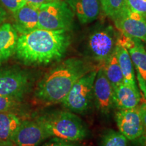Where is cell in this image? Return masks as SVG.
<instances>
[{
  "label": "cell",
  "mask_w": 146,
  "mask_h": 146,
  "mask_svg": "<svg viewBox=\"0 0 146 146\" xmlns=\"http://www.w3.org/2000/svg\"><path fill=\"white\" fill-rule=\"evenodd\" d=\"M70 44L68 31L38 29L18 36L15 54L25 64H47L61 59Z\"/></svg>",
  "instance_id": "6da1fadb"
},
{
  "label": "cell",
  "mask_w": 146,
  "mask_h": 146,
  "mask_svg": "<svg viewBox=\"0 0 146 146\" xmlns=\"http://www.w3.org/2000/svg\"><path fill=\"white\" fill-rule=\"evenodd\" d=\"M91 70V67L78 58H69L51 70L36 87L35 96L45 102H62L74 84Z\"/></svg>",
  "instance_id": "7a4b0ae2"
},
{
  "label": "cell",
  "mask_w": 146,
  "mask_h": 146,
  "mask_svg": "<svg viewBox=\"0 0 146 146\" xmlns=\"http://www.w3.org/2000/svg\"><path fill=\"white\" fill-rule=\"evenodd\" d=\"M50 137L71 141H81L88 135L82 120L70 111H58L38 118Z\"/></svg>",
  "instance_id": "3957f363"
},
{
  "label": "cell",
  "mask_w": 146,
  "mask_h": 146,
  "mask_svg": "<svg viewBox=\"0 0 146 146\" xmlns=\"http://www.w3.org/2000/svg\"><path fill=\"white\" fill-rule=\"evenodd\" d=\"M74 14L68 3L62 0L41 5L39 8V29L68 31Z\"/></svg>",
  "instance_id": "277c9868"
},
{
  "label": "cell",
  "mask_w": 146,
  "mask_h": 146,
  "mask_svg": "<svg viewBox=\"0 0 146 146\" xmlns=\"http://www.w3.org/2000/svg\"><path fill=\"white\" fill-rule=\"evenodd\" d=\"M98 69H94L81 77L63 100L62 104L69 111L76 114L85 112L93 98L94 84Z\"/></svg>",
  "instance_id": "5b68a950"
},
{
  "label": "cell",
  "mask_w": 146,
  "mask_h": 146,
  "mask_svg": "<svg viewBox=\"0 0 146 146\" xmlns=\"http://www.w3.org/2000/svg\"><path fill=\"white\" fill-rule=\"evenodd\" d=\"M117 35L112 27L98 29L89 36L88 49L91 56L99 62L104 63L114 52Z\"/></svg>",
  "instance_id": "8992f818"
},
{
  "label": "cell",
  "mask_w": 146,
  "mask_h": 146,
  "mask_svg": "<svg viewBox=\"0 0 146 146\" xmlns=\"http://www.w3.org/2000/svg\"><path fill=\"white\" fill-rule=\"evenodd\" d=\"M29 85L28 74L14 68H0V96L20 99Z\"/></svg>",
  "instance_id": "52a82bcc"
},
{
  "label": "cell",
  "mask_w": 146,
  "mask_h": 146,
  "mask_svg": "<svg viewBox=\"0 0 146 146\" xmlns=\"http://www.w3.org/2000/svg\"><path fill=\"white\" fill-rule=\"evenodd\" d=\"M118 41L127 49L133 66L137 72V79L144 98L146 100V50L141 41L123 34Z\"/></svg>",
  "instance_id": "ba28073f"
},
{
  "label": "cell",
  "mask_w": 146,
  "mask_h": 146,
  "mask_svg": "<svg viewBox=\"0 0 146 146\" xmlns=\"http://www.w3.org/2000/svg\"><path fill=\"white\" fill-rule=\"evenodd\" d=\"M119 132L128 140H135L144 134V128L139 108L119 110L116 114Z\"/></svg>",
  "instance_id": "9c48e42d"
},
{
  "label": "cell",
  "mask_w": 146,
  "mask_h": 146,
  "mask_svg": "<svg viewBox=\"0 0 146 146\" xmlns=\"http://www.w3.org/2000/svg\"><path fill=\"white\" fill-rule=\"evenodd\" d=\"M49 134L39 120L23 122L12 139L16 146H39Z\"/></svg>",
  "instance_id": "30bf717a"
},
{
  "label": "cell",
  "mask_w": 146,
  "mask_h": 146,
  "mask_svg": "<svg viewBox=\"0 0 146 146\" xmlns=\"http://www.w3.org/2000/svg\"><path fill=\"white\" fill-rule=\"evenodd\" d=\"M116 28L122 33L146 43V17L127 8L114 20Z\"/></svg>",
  "instance_id": "8fae6325"
},
{
  "label": "cell",
  "mask_w": 146,
  "mask_h": 146,
  "mask_svg": "<svg viewBox=\"0 0 146 146\" xmlns=\"http://www.w3.org/2000/svg\"><path fill=\"white\" fill-rule=\"evenodd\" d=\"M93 97L96 106L102 114H108L110 112L114 106L113 87L110 83L103 68L98 69L94 84Z\"/></svg>",
  "instance_id": "7c38bea8"
},
{
  "label": "cell",
  "mask_w": 146,
  "mask_h": 146,
  "mask_svg": "<svg viewBox=\"0 0 146 146\" xmlns=\"http://www.w3.org/2000/svg\"><path fill=\"white\" fill-rule=\"evenodd\" d=\"M14 27L22 34L39 29V8L26 3L13 14Z\"/></svg>",
  "instance_id": "4fadbf2b"
},
{
  "label": "cell",
  "mask_w": 146,
  "mask_h": 146,
  "mask_svg": "<svg viewBox=\"0 0 146 146\" xmlns=\"http://www.w3.org/2000/svg\"><path fill=\"white\" fill-rule=\"evenodd\" d=\"M113 100L118 109L129 110L138 106L141 96L137 87L122 83L113 89Z\"/></svg>",
  "instance_id": "5bb4252c"
},
{
  "label": "cell",
  "mask_w": 146,
  "mask_h": 146,
  "mask_svg": "<svg viewBox=\"0 0 146 146\" xmlns=\"http://www.w3.org/2000/svg\"><path fill=\"white\" fill-rule=\"evenodd\" d=\"M67 3L83 25L95 21L100 14V0H67Z\"/></svg>",
  "instance_id": "9a60e30c"
},
{
  "label": "cell",
  "mask_w": 146,
  "mask_h": 146,
  "mask_svg": "<svg viewBox=\"0 0 146 146\" xmlns=\"http://www.w3.org/2000/svg\"><path fill=\"white\" fill-rule=\"evenodd\" d=\"M18 32L9 23L0 26V64L7 61L16 53Z\"/></svg>",
  "instance_id": "2e32d148"
},
{
  "label": "cell",
  "mask_w": 146,
  "mask_h": 146,
  "mask_svg": "<svg viewBox=\"0 0 146 146\" xmlns=\"http://www.w3.org/2000/svg\"><path fill=\"white\" fill-rule=\"evenodd\" d=\"M115 53L123 73V83L133 87H137L135 81L134 66L130 54L128 52L127 49L120 42L118 41V39L115 48Z\"/></svg>",
  "instance_id": "e0dca14e"
},
{
  "label": "cell",
  "mask_w": 146,
  "mask_h": 146,
  "mask_svg": "<svg viewBox=\"0 0 146 146\" xmlns=\"http://www.w3.org/2000/svg\"><path fill=\"white\" fill-rule=\"evenodd\" d=\"M22 122L11 111L0 112V142H12Z\"/></svg>",
  "instance_id": "ac0fdd59"
},
{
  "label": "cell",
  "mask_w": 146,
  "mask_h": 146,
  "mask_svg": "<svg viewBox=\"0 0 146 146\" xmlns=\"http://www.w3.org/2000/svg\"><path fill=\"white\" fill-rule=\"evenodd\" d=\"M108 80L113 87L115 88L120 83H123V75L118 64L116 53L114 52L104 62L102 66Z\"/></svg>",
  "instance_id": "d6986e66"
},
{
  "label": "cell",
  "mask_w": 146,
  "mask_h": 146,
  "mask_svg": "<svg viewBox=\"0 0 146 146\" xmlns=\"http://www.w3.org/2000/svg\"><path fill=\"white\" fill-rule=\"evenodd\" d=\"M102 10L113 21L127 9L126 0H100Z\"/></svg>",
  "instance_id": "ffe728a7"
},
{
  "label": "cell",
  "mask_w": 146,
  "mask_h": 146,
  "mask_svg": "<svg viewBox=\"0 0 146 146\" xmlns=\"http://www.w3.org/2000/svg\"><path fill=\"white\" fill-rule=\"evenodd\" d=\"M100 146H129L128 139L121 134L112 129L105 131L100 140Z\"/></svg>",
  "instance_id": "44dd1931"
},
{
  "label": "cell",
  "mask_w": 146,
  "mask_h": 146,
  "mask_svg": "<svg viewBox=\"0 0 146 146\" xmlns=\"http://www.w3.org/2000/svg\"><path fill=\"white\" fill-rule=\"evenodd\" d=\"M127 8L146 17V0H126Z\"/></svg>",
  "instance_id": "7402d4cb"
},
{
  "label": "cell",
  "mask_w": 146,
  "mask_h": 146,
  "mask_svg": "<svg viewBox=\"0 0 146 146\" xmlns=\"http://www.w3.org/2000/svg\"><path fill=\"white\" fill-rule=\"evenodd\" d=\"M18 98L0 96V112L10 111L17 105Z\"/></svg>",
  "instance_id": "603a6c76"
},
{
  "label": "cell",
  "mask_w": 146,
  "mask_h": 146,
  "mask_svg": "<svg viewBox=\"0 0 146 146\" xmlns=\"http://www.w3.org/2000/svg\"><path fill=\"white\" fill-rule=\"evenodd\" d=\"M0 3L12 14L27 3L25 0H0Z\"/></svg>",
  "instance_id": "cb8c5ba5"
},
{
  "label": "cell",
  "mask_w": 146,
  "mask_h": 146,
  "mask_svg": "<svg viewBox=\"0 0 146 146\" xmlns=\"http://www.w3.org/2000/svg\"><path fill=\"white\" fill-rule=\"evenodd\" d=\"M40 146H85L79 141H71L54 137Z\"/></svg>",
  "instance_id": "d4e9b609"
},
{
  "label": "cell",
  "mask_w": 146,
  "mask_h": 146,
  "mask_svg": "<svg viewBox=\"0 0 146 146\" xmlns=\"http://www.w3.org/2000/svg\"><path fill=\"white\" fill-rule=\"evenodd\" d=\"M25 1H26L27 3H29V4H31L32 5H34V6L39 8V7L43 4H45V3H47L54 2V1H60V0H25Z\"/></svg>",
  "instance_id": "484cf974"
},
{
  "label": "cell",
  "mask_w": 146,
  "mask_h": 146,
  "mask_svg": "<svg viewBox=\"0 0 146 146\" xmlns=\"http://www.w3.org/2000/svg\"><path fill=\"white\" fill-rule=\"evenodd\" d=\"M139 112L141 114V116L142 118V122H143V128H144V133L146 134V102L142 104L139 108Z\"/></svg>",
  "instance_id": "4316f807"
},
{
  "label": "cell",
  "mask_w": 146,
  "mask_h": 146,
  "mask_svg": "<svg viewBox=\"0 0 146 146\" xmlns=\"http://www.w3.org/2000/svg\"><path fill=\"white\" fill-rule=\"evenodd\" d=\"M7 18V13L4 8L0 4V24L5 21Z\"/></svg>",
  "instance_id": "83f0119b"
},
{
  "label": "cell",
  "mask_w": 146,
  "mask_h": 146,
  "mask_svg": "<svg viewBox=\"0 0 146 146\" xmlns=\"http://www.w3.org/2000/svg\"><path fill=\"white\" fill-rule=\"evenodd\" d=\"M0 146H16L12 142H0Z\"/></svg>",
  "instance_id": "f1b7e54d"
},
{
  "label": "cell",
  "mask_w": 146,
  "mask_h": 146,
  "mask_svg": "<svg viewBox=\"0 0 146 146\" xmlns=\"http://www.w3.org/2000/svg\"><path fill=\"white\" fill-rule=\"evenodd\" d=\"M145 146H146V145H145Z\"/></svg>",
  "instance_id": "f546056e"
}]
</instances>
